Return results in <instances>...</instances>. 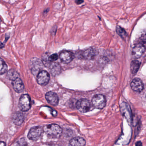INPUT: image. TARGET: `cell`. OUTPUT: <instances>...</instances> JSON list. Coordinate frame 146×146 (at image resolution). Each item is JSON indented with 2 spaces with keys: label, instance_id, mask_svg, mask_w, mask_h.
Wrapping results in <instances>:
<instances>
[{
  "label": "cell",
  "instance_id": "1",
  "mask_svg": "<svg viewBox=\"0 0 146 146\" xmlns=\"http://www.w3.org/2000/svg\"><path fill=\"white\" fill-rule=\"evenodd\" d=\"M43 129L47 136L50 139H58L62 134V129L57 124L46 125L44 127Z\"/></svg>",
  "mask_w": 146,
  "mask_h": 146
},
{
  "label": "cell",
  "instance_id": "2",
  "mask_svg": "<svg viewBox=\"0 0 146 146\" xmlns=\"http://www.w3.org/2000/svg\"><path fill=\"white\" fill-rule=\"evenodd\" d=\"M76 105L77 110L82 113H86L91 111L93 106L91 102L86 99L79 100L76 102Z\"/></svg>",
  "mask_w": 146,
  "mask_h": 146
},
{
  "label": "cell",
  "instance_id": "3",
  "mask_svg": "<svg viewBox=\"0 0 146 146\" xmlns=\"http://www.w3.org/2000/svg\"><path fill=\"white\" fill-rule=\"evenodd\" d=\"M19 107L20 110L23 111L29 110L31 107V98L28 94L21 95L19 100Z\"/></svg>",
  "mask_w": 146,
  "mask_h": 146
},
{
  "label": "cell",
  "instance_id": "4",
  "mask_svg": "<svg viewBox=\"0 0 146 146\" xmlns=\"http://www.w3.org/2000/svg\"><path fill=\"white\" fill-rule=\"evenodd\" d=\"M105 97L102 94H98L94 96L92 99V104L95 108L99 110L103 109L106 105Z\"/></svg>",
  "mask_w": 146,
  "mask_h": 146
},
{
  "label": "cell",
  "instance_id": "5",
  "mask_svg": "<svg viewBox=\"0 0 146 146\" xmlns=\"http://www.w3.org/2000/svg\"><path fill=\"white\" fill-rule=\"evenodd\" d=\"M42 64L37 58H33L30 62V68L34 75L38 74L42 68Z\"/></svg>",
  "mask_w": 146,
  "mask_h": 146
},
{
  "label": "cell",
  "instance_id": "6",
  "mask_svg": "<svg viewBox=\"0 0 146 146\" xmlns=\"http://www.w3.org/2000/svg\"><path fill=\"white\" fill-rule=\"evenodd\" d=\"M43 131V129L39 126L32 128L28 133V139L31 140H37L42 135Z\"/></svg>",
  "mask_w": 146,
  "mask_h": 146
},
{
  "label": "cell",
  "instance_id": "7",
  "mask_svg": "<svg viewBox=\"0 0 146 146\" xmlns=\"http://www.w3.org/2000/svg\"><path fill=\"white\" fill-rule=\"evenodd\" d=\"M121 110L123 115L125 117L129 123L133 121L132 111L130 106L127 103H122L121 105Z\"/></svg>",
  "mask_w": 146,
  "mask_h": 146
},
{
  "label": "cell",
  "instance_id": "8",
  "mask_svg": "<svg viewBox=\"0 0 146 146\" xmlns=\"http://www.w3.org/2000/svg\"><path fill=\"white\" fill-rule=\"evenodd\" d=\"M50 78L48 73L46 71L42 70L37 75V82L41 86H45L48 83Z\"/></svg>",
  "mask_w": 146,
  "mask_h": 146
},
{
  "label": "cell",
  "instance_id": "9",
  "mask_svg": "<svg viewBox=\"0 0 146 146\" xmlns=\"http://www.w3.org/2000/svg\"><path fill=\"white\" fill-rule=\"evenodd\" d=\"M145 48L141 44H138L133 48L132 55L135 59H138L142 56L145 51Z\"/></svg>",
  "mask_w": 146,
  "mask_h": 146
},
{
  "label": "cell",
  "instance_id": "10",
  "mask_svg": "<svg viewBox=\"0 0 146 146\" xmlns=\"http://www.w3.org/2000/svg\"><path fill=\"white\" fill-rule=\"evenodd\" d=\"M45 98L49 104L54 106H56L59 103V97L57 94L54 92L47 93L45 95Z\"/></svg>",
  "mask_w": 146,
  "mask_h": 146
},
{
  "label": "cell",
  "instance_id": "11",
  "mask_svg": "<svg viewBox=\"0 0 146 146\" xmlns=\"http://www.w3.org/2000/svg\"><path fill=\"white\" fill-rule=\"evenodd\" d=\"M74 57L73 53L67 50L62 51L60 54L61 61L65 64H68L71 62L74 59Z\"/></svg>",
  "mask_w": 146,
  "mask_h": 146
},
{
  "label": "cell",
  "instance_id": "12",
  "mask_svg": "<svg viewBox=\"0 0 146 146\" xmlns=\"http://www.w3.org/2000/svg\"><path fill=\"white\" fill-rule=\"evenodd\" d=\"M131 88L136 92H141L144 88V84L141 79L136 78L134 79L130 84Z\"/></svg>",
  "mask_w": 146,
  "mask_h": 146
},
{
  "label": "cell",
  "instance_id": "13",
  "mask_svg": "<svg viewBox=\"0 0 146 146\" xmlns=\"http://www.w3.org/2000/svg\"><path fill=\"white\" fill-rule=\"evenodd\" d=\"M97 55V52L95 50L92 48H89L83 50L81 53L82 58L85 60H92Z\"/></svg>",
  "mask_w": 146,
  "mask_h": 146
},
{
  "label": "cell",
  "instance_id": "14",
  "mask_svg": "<svg viewBox=\"0 0 146 146\" xmlns=\"http://www.w3.org/2000/svg\"><path fill=\"white\" fill-rule=\"evenodd\" d=\"M13 88L14 90L18 93H20L24 91L25 86L23 81L20 77L13 81L12 82Z\"/></svg>",
  "mask_w": 146,
  "mask_h": 146
},
{
  "label": "cell",
  "instance_id": "15",
  "mask_svg": "<svg viewBox=\"0 0 146 146\" xmlns=\"http://www.w3.org/2000/svg\"><path fill=\"white\" fill-rule=\"evenodd\" d=\"M86 141L81 137H75L72 139L69 142V146H85Z\"/></svg>",
  "mask_w": 146,
  "mask_h": 146
},
{
  "label": "cell",
  "instance_id": "16",
  "mask_svg": "<svg viewBox=\"0 0 146 146\" xmlns=\"http://www.w3.org/2000/svg\"><path fill=\"white\" fill-rule=\"evenodd\" d=\"M13 122L17 126H19L23 123L24 121V116L23 113L17 112L13 116Z\"/></svg>",
  "mask_w": 146,
  "mask_h": 146
},
{
  "label": "cell",
  "instance_id": "17",
  "mask_svg": "<svg viewBox=\"0 0 146 146\" xmlns=\"http://www.w3.org/2000/svg\"><path fill=\"white\" fill-rule=\"evenodd\" d=\"M7 76L9 80L13 81L19 77V74L16 70L11 69L7 73Z\"/></svg>",
  "mask_w": 146,
  "mask_h": 146
},
{
  "label": "cell",
  "instance_id": "18",
  "mask_svg": "<svg viewBox=\"0 0 146 146\" xmlns=\"http://www.w3.org/2000/svg\"><path fill=\"white\" fill-rule=\"evenodd\" d=\"M48 68L50 69V72L52 74L56 75L59 74L60 72L61 69L60 66L57 63H52L51 62Z\"/></svg>",
  "mask_w": 146,
  "mask_h": 146
},
{
  "label": "cell",
  "instance_id": "19",
  "mask_svg": "<svg viewBox=\"0 0 146 146\" xmlns=\"http://www.w3.org/2000/svg\"><path fill=\"white\" fill-rule=\"evenodd\" d=\"M141 63L137 60H133L131 62L130 69L132 74H135L139 69Z\"/></svg>",
  "mask_w": 146,
  "mask_h": 146
},
{
  "label": "cell",
  "instance_id": "20",
  "mask_svg": "<svg viewBox=\"0 0 146 146\" xmlns=\"http://www.w3.org/2000/svg\"><path fill=\"white\" fill-rule=\"evenodd\" d=\"M7 66L4 61L0 58V75L3 74L7 72Z\"/></svg>",
  "mask_w": 146,
  "mask_h": 146
},
{
  "label": "cell",
  "instance_id": "21",
  "mask_svg": "<svg viewBox=\"0 0 146 146\" xmlns=\"http://www.w3.org/2000/svg\"><path fill=\"white\" fill-rule=\"evenodd\" d=\"M116 30V32L117 34H118L121 37L124 38L127 36V33H126V31H125L123 28L119 26H117Z\"/></svg>",
  "mask_w": 146,
  "mask_h": 146
},
{
  "label": "cell",
  "instance_id": "22",
  "mask_svg": "<svg viewBox=\"0 0 146 146\" xmlns=\"http://www.w3.org/2000/svg\"><path fill=\"white\" fill-rule=\"evenodd\" d=\"M58 59V56L57 54H53L48 57V60L50 62H53L56 61Z\"/></svg>",
  "mask_w": 146,
  "mask_h": 146
},
{
  "label": "cell",
  "instance_id": "23",
  "mask_svg": "<svg viewBox=\"0 0 146 146\" xmlns=\"http://www.w3.org/2000/svg\"><path fill=\"white\" fill-rule=\"evenodd\" d=\"M16 146H27V143L25 139H21L18 141Z\"/></svg>",
  "mask_w": 146,
  "mask_h": 146
},
{
  "label": "cell",
  "instance_id": "24",
  "mask_svg": "<svg viewBox=\"0 0 146 146\" xmlns=\"http://www.w3.org/2000/svg\"><path fill=\"white\" fill-rule=\"evenodd\" d=\"M141 129V122H139L137 123L136 126V128L135 129V136H137L139 135L140 131Z\"/></svg>",
  "mask_w": 146,
  "mask_h": 146
},
{
  "label": "cell",
  "instance_id": "25",
  "mask_svg": "<svg viewBox=\"0 0 146 146\" xmlns=\"http://www.w3.org/2000/svg\"><path fill=\"white\" fill-rule=\"evenodd\" d=\"M49 11V8H47L45 9L44 10L43 12V15L44 16H45V15H46L48 13Z\"/></svg>",
  "mask_w": 146,
  "mask_h": 146
},
{
  "label": "cell",
  "instance_id": "26",
  "mask_svg": "<svg viewBox=\"0 0 146 146\" xmlns=\"http://www.w3.org/2000/svg\"><path fill=\"white\" fill-rule=\"evenodd\" d=\"M75 2L77 5H80L84 2V0H75Z\"/></svg>",
  "mask_w": 146,
  "mask_h": 146
},
{
  "label": "cell",
  "instance_id": "27",
  "mask_svg": "<svg viewBox=\"0 0 146 146\" xmlns=\"http://www.w3.org/2000/svg\"><path fill=\"white\" fill-rule=\"evenodd\" d=\"M135 146H142V142L141 141H138L135 143Z\"/></svg>",
  "mask_w": 146,
  "mask_h": 146
},
{
  "label": "cell",
  "instance_id": "28",
  "mask_svg": "<svg viewBox=\"0 0 146 146\" xmlns=\"http://www.w3.org/2000/svg\"><path fill=\"white\" fill-rule=\"evenodd\" d=\"M0 146H6V144L3 141H0Z\"/></svg>",
  "mask_w": 146,
  "mask_h": 146
},
{
  "label": "cell",
  "instance_id": "29",
  "mask_svg": "<svg viewBox=\"0 0 146 146\" xmlns=\"http://www.w3.org/2000/svg\"><path fill=\"white\" fill-rule=\"evenodd\" d=\"M4 44L0 41V48H2L4 47Z\"/></svg>",
  "mask_w": 146,
  "mask_h": 146
}]
</instances>
